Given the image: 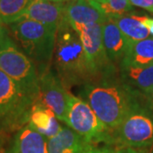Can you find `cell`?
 <instances>
[{"instance_id": "1", "label": "cell", "mask_w": 153, "mask_h": 153, "mask_svg": "<svg viewBox=\"0 0 153 153\" xmlns=\"http://www.w3.org/2000/svg\"><path fill=\"white\" fill-rule=\"evenodd\" d=\"M142 94L112 76L83 85L82 95L99 118L111 130L120 124L141 103Z\"/></svg>"}, {"instance_id": "2", "label": "cell", "mask_w": 153, "mask_h": 153, "mask_svg": "<svg viewBox=\"0 0 153 153\" xmlns=\"http://www.w3.org/2000/svg\"><path fill=\"white\" fill-rule=\"evenodd\" d=\"M52 61L66 88L91 82L80 37L66 17L56 31Z\"/></svg>"}, {"instance_id": "3", "label": "cell", "mask_w": 153, "mask_h": 153, "mask_svg": "<svg viewBox=\"0 0 153 153\" xmlns=\"http://www.w3.org/2000/svg\"><path fill=\"white\" fill-rule=\"evenodd\" d=\"M8 26L22 51L34 62L38 75L50 68L57 29L27 19L19 20Z\"/></svg>"}, {"instance_id": "4", "label": "cell", "mask_w": 153, "mask_h": 153, "mask_svg": "<svg viewBox=\"0 0 153 153\" xmlns=\"http://www.w3.org/2000/svg\"><path fill=\"white\" fill-rule=\"evenodd\" d=\"M38 100L0 70V132L11 133L27 125Z\"/></svg>"}, {"instance_id": "5", "label": "cell", "mask_w": 153, "mask_h": 153, "mask_svg": "<svg viewBox=\"0 0 153 153\" xmlns=\"http://www.w3.org/2000/svg\"><path fill=\"white\" fill-rule=\"evenodd\" d=\"M0 70L35 99L40 100L39 76L34 62L10 36L0 46Z\"/></svg>"}, {"instance_id": "6", "label": "cell", "mask_w": 153, "mask_h": 153, "mask_svg": "<svg viewBox=\"0 0 153 153\" xmlns=\"http://www.w3.org/2000/svg\"><path fill=\"white\" fill-rule=\"evenodd\" d=\"M103 24L93 23L74 27L82 44L91 82L116 76L117 67L110 60L103 44Z\"/></svg>"}, {"instance_id": "7", "label": "cell", "mask_w": 153, "mask_h": 153, "mask_svg": "<svg viewBox=\"0 0 153 153\" xmlns=\"http://www.w3.org/2000/svg\"><path fill=\"white\" fill-rule=\"evenodd\" d=\"M118 146L145 148L153 145V113L140 103L116 128L111 130L110 142Z\"/></svg>"}, {"instance_id": "8", "label": "cell", "mask_w": 153, "mask_h": 153, "mask_svg": "<svg viewBox=\"0 0 153 153\" xmlns=\"http://www.w3.org/2000/svg\"><path fill=\"white\" fill-rule=\"evenodd\" d=\"M66 124L88 144L110 142L111 129L105 125L87 102L70 94Z\"/></svg>"}, {"instance_id": "9", "label": "cell", "mask_w": 153, "mask_h": 153, "mask_svg": "<svg viewBox=\"0 0 153 153\" xmlns=\"http://www.w3.org/2000/svg\"><path fill=\"white\" fill-rule=\"evenodd\" d=\"M38 76L41 101L55 113L58 120L66 123L70 93L56 72L50 68Z\"/></svg>"}, {"instance_id": "10", "label": "cell", "mask_w": 153, "mask_h": 153, "mask_svg": "<svg viewBox=\"0 0 153 153\" xmlns=\"http://www.w3.org/2000/svg\"><path fill=\"white\" fill-rule=\"evenodd\" d=\"M65 17V4L49 0H32L27 10L17 21L27 19L57 29Z\"/></svg>"}, {"instance_id": "11", "label": "cell", "mask_w": 153, "mask_h": 153, "mask_svg": "<svg viewBox=\"0 0 153 153\" xmlns=\"http://www.w3.org/2000/svg\"><path fill=\"white\" fill-rule=\"evenodd\" d=\"M65 17L72 27L105 23L108 18L89 0H73L65 4Z\"/></svg>"}, {"instance_id": "12", "label": "cell", "mask_w": 153, "mask_h": 153, "mask_svg": "<svg viewBox=\"0 0 153 153\" xmlns=\"http://www.w3.org/2000/svg\"><path fill=\"white\" fill-rule=\"evenodd\" d=\"M10 153H49L48 139L27 123L16 133Z\"/></svg>"}, {"instance_id": "13", "label": "cell", "mask_w": 153, "mask_h": 153, "mask_svg": "<svg viewBox=\"0 0 153 153\" xmlns=\"http://www.w3.org/2000/svg\"><path fill=\"white\" fill-rule=\"evenodd\" d=\"M103 44L109 59L115 65H120L129 48V44L113 20L103 24Z\"/></svg>"}, {"instance_id": "14", "label": "cell", "mask_w": 153, "mask_h": 153, "mask_svg": "<svg viewBox=\"0 0 153 153\" xmlns=\"http://www.w3.org/2000/svg\"><path fill=\"white\" fill-rule=\"evenodd\" d=\"M28 124L47 139L56 135L61 129L55 113L39 100L33 105Z\"/></svg>"}, {"instance_id": "15", "label": "cell", "mask_w": 153, "mask_h": 153, "mask_svg": "<svg viewBox=\"0 0 153 153\" xmlns=\"http://www.w3.org/2000/svg\"><path fill=\"white\" fill-rule=\"evenodd\" d=\"M89 144L69 127L61 126L60 132L48 139L49 153H82Z\"/></svg>"}, {"instance_id": "16", "label": "cell", "mask_w": 153, "mask_h": 153, "mask_svg": "<svg viewBox=\"0 0 153 153\" xmlns=\"http://www.w3.org/2000/svg\"><path fill=\"white\" fill-rule=\"evenodd\" d=\"M119 78L128 86L144 94L153 85V65L146 67L119 66Z\"/></svg>"}, {"instance_id": "17", "label": "cell", "mask_w": 153, "mask_h": 153, "mask_svg": "<svg viewBox=\"0 0 153 153\" xmlns=\"http://www.w3.org/2000/svg\"><path fill=\"white\" fill-rule=\"evenodd\" d=\"M153 65V38H148L131 44L119 66L146 67Z\"/></svg>"}, {"instance_id": "18", "label": "cell", "mask_w": 153, "mask_h": 153, "mask_svg": "<svg viewBox=\"0 0 153 153\" xmlns=\"http://www.w3.org/2000/svg\"><path fill=\"white\" fill-rule=\"evenodd\" d=\"M120 29L121 33L126 38L129 46L139 41L149 38L150 33L148 29L140 20L139 16L126 15L111 19Z\"/></svg>"}, {"instance_id": "19", "label": "cell", "mask_w": 153, "mask_h": 153, "mask_svg": "<svg viewBox=\"0 0 153 153\" xmlns=\"http://www.w3.org/2000/svg\"><path fill=\"white\" fill-rule=\"evenodd\" d=\"M32 0H0V19L10 25L22 16Z\"/></svg>"}, {"instance_id": "20", "label": "cell", "mask_w": 153, "mask_h": 153, "mask_svg": "<svg viewBox=\"0 0 153 153\" xmlns=\"http://www.w3.org/2000/svg\"><path fill=\"white\" fill-rule=\"evenodd\" d=\"M98 10L101 11L108 19L128 15L134 10L129 0H107L105 3H95L90 1Z\"/></svg>"}, {"instance_id": "21", "label": "cell", "mask_w": 153, "mask_h": 153, "mask_svg": "<svg viewBox=\"0 0 153 153\" xmlns=\"http://www.w3.org/2000/svg\"><path fill=\"white\" fill-rule=\"evenodd\" d=\"M133 6L144 9L153 13V0H129Z\"/></svg>"}, {"instance_id": "22", "label": "cell", "mask_w": 153, "mask_h": 153, "mask_svg": "<svg viewBox=\"0 0 153 153\" xmlns=\"http://www.w3.org/2000/svg\"><path fill=\"white\" fill-rule=\"evenodd\" d=\"M82 153H114V151L106 146L97 147L94 146L92 144H89Z\"/></svg>"}, {"instance_id": "23", "label": "cell", "mask_w": 153, "mask_h": 153, "mask_svg": "<svg viewBox=\"0 0 153 153\" xmlns=\"http://www.w3.org/2000/svg\"><path fill=\"white\" fill-rule=\"evenodd\" d=\"M9 37L10 34L7 30V27H5V24L0 19V46L5 42L6 39Z\"/></svg>"}, {"instance_id": "24", "label": "cell", "mask_w": 153, "mask_h": 153, "mask_svg": "<svg viewBox=\"0 0 153 153\" xmlns=\"http://www.w3.org/2000/svg\"><path fill=\"white\" fill-rule=\"evenodd\" d=\"M140 20L141 21L144 26L147 28L150 34L153 35V18H150L147 16H139Z\"/></svg>"}, {"instance_id": "25", "label": "cell", "mask_w": 153, "mask_h": 153, "mask_svg": "<svg viewBox=\"0 0 153 153\" xmlns=\"http://www.w3.org/2000/svg\"><path fill=\"white\" fill-rule=\"evenodd\" d=\"M114 153H140L135 148L128 146H118L114 151Z\"/></svg>"}, {"instance_id": "26", "label": "cell", "mask_w": 153, "mask_h": 153, "mask_svg": "<svg viewBox=\"0 0 153 153\" xmlns=\"http://www.w3.org/2000/svg\"><path fill=\"white\" fill-rule=\"evenodd\" d=\"M144 95L146 96L148 103L150 105H153V85L146 93L144 94Z\"/></svg>"}, {"instance_id": "27", "label": "cell", "mask_w": 153, "mask_h": 153, "mask_svg": "<svg viewBox=\"0 0 153 153\" xmlns=\"http://www.w3.org/2000/svg\"><path fill=\"white\" fill-rule=\"evenodd\" d=\"M4 134L0 132V153L4 149Z\"/></svg>"}, {"instance_id": "28", "label": "cell", "mask_w": 153, "mask_h": 153, "mask_svg": "<svg viewBox=\"0 0 153 153\" xmlns=\"http://www.w3.org/2000/svg\"><path fill=\"white\" fill-rule=\"evenodd\" d=\"M54 3H58V4H66V0H49Z\"/></svg>"}, {"instance_id": "29", "label": "cell", "mask_w": 153, "mask_h": 153, "mask_svg": "<svg viewBox=\"0 0 153 153\" xmlns=\"http://www.w3.org/2000/svg\"><path fill=\"white\" fill-rule=\"evenodd\" d=\"M89 1H93L95 3H105V2H107V0H89Z\"/></svg>"}, {"instance_id": "30", "label": "cell", "mask_w": 153, "mask_h": 153, "mask_svg": "<svg viewBox=\"0 0 153 153\" xmlns=\"http://www.w3.org/2000/svg\"><path fill=\"white\" fill-rule=\"evenodd\" d=\"M71 1H73V0H66V3H68V2H71Z\"/></svg>"}]
</instances>
